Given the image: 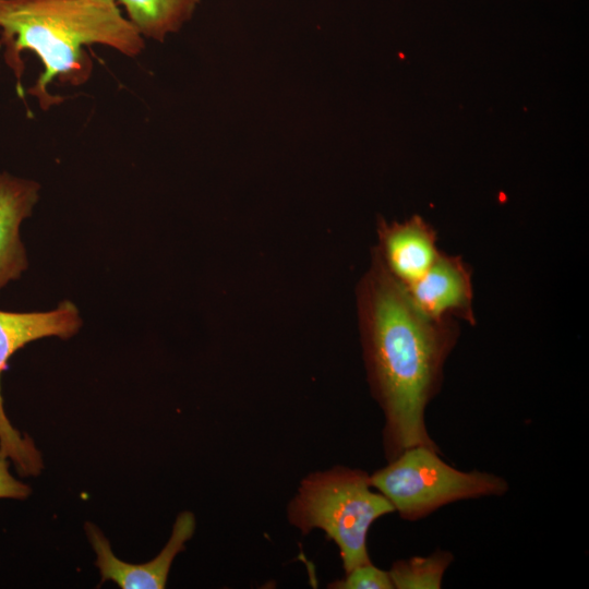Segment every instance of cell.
Listing matches in <instances>:
<instances>
[{
	"label": "cell",
	"mask_w": 589,
	"mask_h": 589,
	"mask_svg": "<svg viewBox=\"0 0 589 589\" xmlns=\"http://www.w3.org/2000/svg\"><path fill=\"white\" fill-rule=\"evenodd\" d=\"M366 357L374 395L384 413L387 460L412 446L440 450L425 424V410L438 394L459 325L434 320L411 301L387 269L378 268L365 290Z\"/></svg>",
	"instance_id": "6da1fadb"
},
{
	"label": "cell",
	"mask_w": 589,
	"mask_h": 589,
	"mask_svg": "<svg viewBox=\"0 0 589 589\" xmlns=\"http://www.w3.org/2000/svg\"><path fill=\"white\" fill-rule=\"evenodd\" d=\"M0 31L4 59L16 76L21 97V52L32 50L40 59L44 71L28 93L44 110L63 100L47 92L52 80L81 85L89 79L93 62L85 47L104 45L128 57H136L144 48L143 37L118 5L94 0H0Z\"/></svg>",
	"instance_id": "7a4b0ae2"
},
{
	"label": "cell",
	"mask_w": 589,
	"mask_h": 589,
	"mask_svg": "<svg viewBox=\"0 0 589 589\" xmlns=\"http://www.w3.org/2000/svg\"><path fill=\"white\" fill-rule=\"evenodd\" d=\"M390 513L394 507L373 490L370 474L340 466L304 478L287 509L290 524L303 534L321 529L335 542L345 573L371 562L370 527Z\"/></svg>",
	"instance_id": "3957f363"
},
{
	"label": "cell",
	"mask_w": 589,
	"mask_h": 589,
	"mask_svg": "<svg viewBox=\"0 0 589 589\" xmlns=\"http://www.w3.org/2000/svg\"><path fill=\"white\" fill-rule=\"evenodd\" d=\"M440 454L428 446L407 448L370 474L371 485L408 521L420 520L454 502L502 496L509 490L503 477L456 469Z\"/></svg>",
	"instance_id": "277c9868"
},
{
	"label": "cell",
	"mask_w": 589,
	"mask_h": 589,
	"mask_svg": "<svg viewBox=\"0 0 589 589\" xmlns=\"http://www.w3.org/2000/svg\"><path fill=\"white\" fill-rule=\"evenodd\" d=\"M81 326L79 309L69 300L44 312L0 310V450L8 456L20 476L40 474L44 461L33 440L11 423L4 408L1 376L10 358L27 344L46 337L69 339Z\"/></svg>",
	"instance_id": "5b68a950"
},
{
	"label": "cell",
	"mask_w": 589,
	"mask_h": 589,
	"mask_svg": "<svg viewBox=\"0 0 589 589\" xmlns=\"http://www.w3.org/2000/svg\"><path fill=\"white\" fill-rule=\"evenodd\" d=\"M195 528L193 513H180L163 550L146 563L132 564L115 555L109 540L95 524L84 525L87 540L96 554L95 565L99 570L100 584L112 581L121 589L165 588L176 556L184 550Z\"/></svg>",
	"instance_id": "8992f818"
},
{
	"label": "cell",
	"mask_w": 589,
	"mask_h": 589,
	"mask_svg": "<svg viewBox=\"0 0 589 589\" xmlns=\"http://www.w3.org/2000/svg\"><path fill=\"white\" fill-rule=\"evenodd\" d=\"M404 287L425 315L434 320L461 318L472 325L476 323L471 268L460 256L441 252L419 279Z\"/></svg>",
	"instance_id": "52a82bcc"
},
{
	"label": "cell",
	"mask_w": 589,
	"mask_h": 589,
	"mask_svg": "<svg viewBox=\"0 0 589 589\" xmlns=\"http://www.w3.org/2000/svg\"><path fill=\"white\" fill-rule=\"evenodd\" d=\"M39 189L33 180L0 173V291L27 268L20 227L31 216Z\"/></svg>",
	"instance_id": "ba28073f"
},
{
	"label": "cell",
	"mask_w": 589,
	"mask_h": 589,
	"mask_svg": "<svg viewBox=\"0 0 589 589\" xmlns=\"http://www.w3.org/2000/svg\"><path fill=\"white\" fill-rule=\"evenodd\" d=\"M381 238L387 271L404 286L419 279L441 253L436 231L418 215L402 224H383Z\"/></svg>",
	"instance_id": "9c48e42d"
},
{
	"label": "cell",
	"mask_w": 589,
	"mask_h": 589,
	"mask_svg": "<svg viewBox=\"0 0 589 589\" xmlns=\"http://www.w3.org/2000/svg\"><path fill=\"white\" fill-rule=\"evenodd\" d=\"M200 0H116L142 37L164 40L190 20Z\"/></svg>",
	"instance_id": "30bf717a"
},
{
	"label": "cell",
	"mask_w": 589,
	"mask_h": 589,
	"mask_svg": "<svg viewBox=\"0 0 589 589\" xmlns=\"http://www.w3.org/2000/svg\"><path fill=\"white\" fill-rule=\"evenodd\" d=\"M453 561L449 551L436 550L428 556L398 560L388 573L394 589H440Z\"/></svg>",
	"instance_id": "8fae6325"
},
{
	"label": "cell",
	"mask_w": 589,
	"mask_h": 589,
	"mask_svg": "<svg viewBox=\"0 0 589 589\" xmlns=\"http://www.w3.org/2000/svg\"><path fill=\"white\" fill-rule=\"evenodd\" d=\"M328 587L334 589H394L388 570L376 567L372 562L345 573L344 578Z\"/></svg>",
	"instance_id": "7c38bea8"
},
{
	"label": "cell",
	"mask_w": 589,
	"mask_h": 589,
	"mask_svg": "<svg viewBox=\"0 0 589 589\" xmlns=\"http://www.w3.org/2000/svg\"><path fill=\"white\" fill-rule=\"evenodd\" d=\"M11 461L0 450V498L23 501L31 496L32 488L11 472Z\"/></svg>",
	"instance_id": "4fadbf2b"
},
{
	"label": "cell",
	"mask_w": 589,
	"mask_h": 589,
	"mask_svg": "<svg viewBox=\"0 0 589 589\" xmlns=\"http://www.w3.org/2000/svg\"><path fill=\"white\" fill-rule=\"evenodd\" d=\"M106 5H117L116 0H94Z\"/></svg>",
	"instance_id": "5bb4252c"
}]
</instances>
